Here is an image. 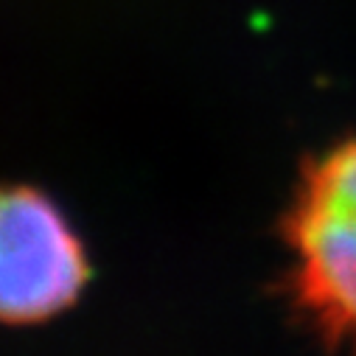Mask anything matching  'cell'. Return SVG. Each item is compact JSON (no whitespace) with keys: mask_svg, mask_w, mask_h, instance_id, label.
Returning a JSON list of instances; mask_svg holds the SVG:
<instances>
[{"mask_svg":"<svg viewBox=\"0 0 356 356\" xmlns=\"http://www.w3.org/2000/svg\"><path fill=\"white\" fill-rule=\"evenodd\" d=\"M284 244L292 309L331 350L356 356V135L303 165Z\"/></svg>","mask_w":356,"mask_h":356,"instance_id":"1","label":"cell"},{"mask_svg":"<svg viewBox=\"0 0 356 356\" xmlns=\"http://www.w3.org/2000/svg\"><path fill=\"white\" fill-rule=\"evenodd\" d=\"M87 278L84 247L56 202L31 186H0V323L62 314Z\"/></svg>","mask_w":356,"mask_h":356,"instance_id":"2","label":"cell"}]
</instances>
